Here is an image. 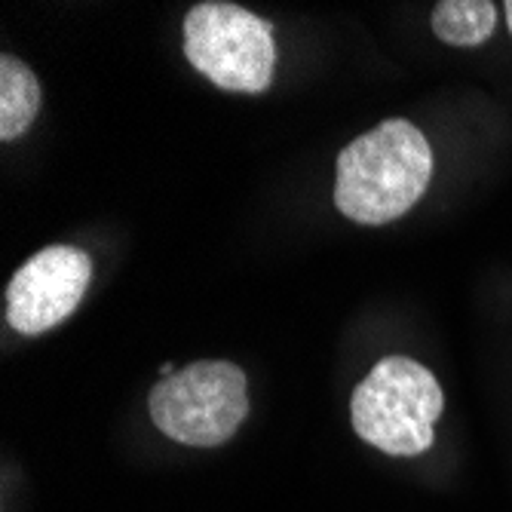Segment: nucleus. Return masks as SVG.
<instances>
[{
	"label": "nucleus",
	"instance_id": "obj_1",
	"mask_svg": "<svg viewBox=\"0 0 512 512\" xmlns=\"http://www.w3.org/2000/svg\"><path fill=\"white\" fill-rule=\"evenodd\" d=\"M433 178V151L408 120H384L341 151L335 206L356 224H387L424 197Z\"/></svg>",
	"mask_w": 512,
	"mask_h": 512
},
{
	"label": "nucleus",
	"instance_id": "obj_2",
	"mask_svg": "<svg viewBox=\"0 0 512 512\" xmlns=\"http://www.w3.org/2000/svg\"><path fill=\"white\" fill-rule=\"evenodd\" d=\"M442 408L445 396L430 368L387 356L353 390L350 417L362 442L393 457H417L430 451Z\"/></svg>",
	"mask_w": 512,
	"mask_h": 512
},
{
	"label": "nucleus",
	"instance_id": "obj_3",
	"mask_svg": "<svg viewBox=\"0 0 512 512\" xmlns=\"http://www.w3.org/2000/svg\"><path fill=\"white\" fill-rule=\"evenodd\" d=\"M154 427L194 448H215L249 417L246 375L234 362L203 359L160 378L148 396Z\"/></svg>",
	"mask_w": 512,
	"mask_h": 512
},
{
	"label": "nucleus",
	"instance_id": "obj_4",
	"mask_svg": "<svg viewBox=\"0 0 512 512\" xmlns=\"http://www.w3.org/2000/svg\"><path fill=\"white\" fill-rule=\"evenodd\" d=\"M184 56L221 89L264 92L276 68L273 25L237 4H197L184 16Z\"/></svg>",
	"mask_w": 512,
	"mask_h": 512
},
{
	"label": "nucleus",
	"instance_id": "obj_5",
	"mask_svg": "<svg viewBox=\"0 0 512 512\" xmlns=\"http://www.w3.org/2000/svg\"><path fill=\"white\" fill-rule=\"evenodd\" d=\"M92 261L74 246H46L31 255L7 286V322L19 335H43L83 301Z\"/></svg>",
	"mask_w": 512,
	"mask_h": 512
},
{
	"label": "nucleus",
	"instance_id": "obj_6",
	"mask_svg": "<svg viewBox=\"0 0 512 512\" xmlns=\"http://www.w3.org/2000/svg\"><path fill=\"white\" fill-rule=\"evenodd\" d=\"M40 111V83L34 71L13 59H0V138L13 142L19 138Z\"/></svg>",
	"mask_w": 512,
	"mask_h": 512
},
{
	"label": "nucleus",
	"instance_id": "obj_7",
	"mask_svg": "<svg viewBox=\"0 0 512 512\" xmlns=\"http://www.w3.org/2000/svg\"><path fill=\"white\" fill-rule=\"evenodd\" d=\"M497 7L491 0H442L433 10V31L451 46H479L494 34Z\"/></svg>",
	"mask_w": 512,
	"mask_h": 512
},
{
	"label": "nucleus",
	"instance_id": "obj_8",
	"mask_svg": "<svg viewBox=\"0 0 512 512\" xmlns=\"http://www.w3.org/2000/svg\"><path fill=\"white\" fill-rule=\"evenodd\" d=\"M169 375H175V365L172 362H163L160 365V378H169Z\"/></svg>",
	"mask_w": 512,
	"mask_h": 512
},
{
	"label": "nucleus",
	"instance_id": "obj_9",
	"mask_svg": "<svg viewBox=\"0 0 512 512\" xmlns=\"http://www.w3.org/2000/svg\"><path fill=\"white\" fill-rule=\"evenodd\" d=\"M503 10H506V25H509V34H512V0H509Z\"/></svg>",
	"mask_w": 512,
	"mask_h": 512
}]
</instances>
